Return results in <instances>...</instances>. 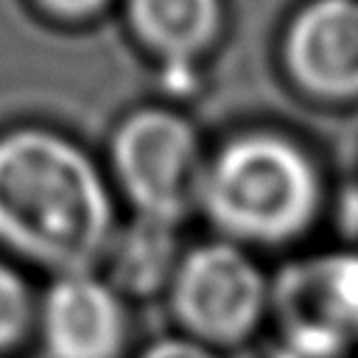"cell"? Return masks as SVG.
I'll list each match as a JSON object with an SVG mask.
<instances>
[{"mask_svg": "<svg viewBox=\"0 0 358 358\" xmlns=\"http://www.w3.org/2000/svg\"><path fill=\"white\" fill-rule=\"evenodd\" d=\"M268 305L302 358H338L358 347V252L288 266L274 282Z\"/></svg>", "mask_w": 358, "mask_h": 358, "instance_id": "5", "label": "cell"}, {"mask_svg": "<svg viewBox=\"0 0 358 358\" xmlns=\"http://www.w3.org/2000/svg\"><path fill=\"white\" fill-rule=\"evenodd\" d=\"M140 39L168 59H190L215 34L218 0H129Z\"/></svg>", "mask_w": 358, "mask_h": 358, "instance_id": "8", "label": "cell"}, {"mask_svg": "<svg viewBox=\"0 0 358 358\" xmlns=\"http://www.w3.org/2000/svg\"><path fill=\"white\" fill-rule=\"evenodd\" d=\"M324 201L313 157L294 140L252 131L229 140L201 173L199 207L232 243L277 246L305 235Z\"/></svg>", "mask_w": 358, "mask_h": 358, "instance_id": "2", "label": "cell"}, {"mask_svg": "<svg viewBox=\"0 0 358 358\" xmlns=\"http://www.w3.org/2000/svg\"><path fill=\"white\" fill-rule=\"evenodd\" d=\"M171 310L187 338L207 347L246 341L263 322L271 288L260 266L232 241L187 249L168 282Z\"/></svg>", "mask_w": 358, "mask_h": 358, "instance_id": "4", "label": "cell"}, {"mask_svg": "<svg viewBox=\"0 0 358 358\" xmlns=\"http://www.w3.org/2000/svg\"><path fill=\"white\" fill-rule=\"evenodd\" d=\"M115 204L92 157L48 129L0 137V243L48 271H92L115 241Z\"/></svg>", "mask_w": 358, "mask_h": 358, "instance_id": "1", "label": "cell"}, {"mask_svg": "<svg viewBox=\"0 0 358 358\" xmlns=\"http://www.w3.org/2000/svg\"><path fill=\"white\" fill-rule=\"evenodd\" d=\"M36 322V302L20 271L0 260V352L14 350Z\"/></svg>", "mask_w": 358, "mask_h": 358, "instance_id": "10", "label": "cell"}, {"mask_svg": "<svg viewBox=\"0 0 358 358\" xmlns=\"http://www.w3.org/2000/svg\"><path fill=\"white\" fill-rule=\"evenodd\" d=\"M140 358H218L213 347L196 341V338H159L151 347H145V352Z\"/></svg>", "mask_w": 358, "mask_h": 358, "instance_id": "11", "label": "cell"}, {"mask_svg": "<svg viewBox=\"0 0 358 358\" xmlns=\"http://www.w3.org/2000/svg\"><path fill=\"white\" fill-rule=\"evenodd\" d=\"M45 3L56 11H62V14H84L95 6H101L103 0H45Z\"/></svg>", "mask_w": 358, "mask_h": 358, "instance_id": "12", "label": "cell"}, {"mask_svg": "<svg viewBox=\"0 0 358 358\" xmlns=\"http://www.w3.org/2000/svg\"><path fill=\"white\" fill-rule=\"evenodd\" d=\"M36 319L48 358H117L126 344L120 291L95 271L59 274L48 285Z\"/></svg>", "mask_w": 358, "mask_h": 358, "instance_id": "6", "label": "cell"}, {"mask_svg": "<svg viewBox=\"0 0 358 358\" xmlns=\"http://www.w3.org/2000/svg\"><path fill=\"white\" fill-rule=\"evenodd\" d=\"M112 168L137 218L176 227L199 204L204 173L199 137L176 112H131L112 137Z\"/></svg>", "mask_w": 358, "mask_h": 358, "instance_id": "3", "label": "cell"}, {"mask_svg": "<svg viewBox=\"0 0 358 358\" xmlns=\"http://www.w3.org/2000/svg\"><path fill=\"white\" fill-rule=\"evenodd\" d=\"M173 227L137 218L126 232H115V241L106 252L112 257L115 280L112 285L129 294H151L171 282L179 257L173 255Z\"/></svg>", "mask_w": 358, "mask_h": 358, "instance_id": "9", "label": "cell"}, {"mask_svg": "<svg viewBox=\"0 0 358 358\" xmlns=\"http://www.w3.org/2000/svg\"><path fill=\"white\" fill-rule=\"evenodd\" d=\"M285 59L319 98H358V0H313L288 28Z\"/></svg>", "mask_w": 358, "mask_h": 358, "instance_id": "7", "label": "cell"}]
</instances>
